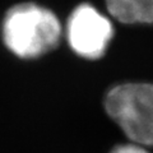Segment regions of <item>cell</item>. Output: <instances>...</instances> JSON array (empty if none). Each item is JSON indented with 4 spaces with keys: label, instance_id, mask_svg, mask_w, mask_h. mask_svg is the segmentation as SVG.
Segmentation results:
<instances>
[{
    "label": "cell",
    "instance_id": "1",
    "mask_svg": "<svg viewBox=\"0 0 153 153\" xmlns=\"http://www.w3.org/2000/svg\"><path fill=\"white\" fill-rule=\"evenodd\" d=\"M4 42L19 57H37L55 49L61 26L51 10L26 3L10 8L3 25Z\"/></svg>",
    "mask_w": 153,
    "mask_h": 153
},
{
    "label": "cell",
    "instance_id": "2",
    "mask_svg": "<svg viewBox=\"0 0 153 153\" xmlns=\"http://www.w3.org/2000/svg\"><path fill=\"white\" fill-rule=\"evenodd\" d=\"M105 108L134 144L153 147V83H125L106 94Z\"/></svg>",
    "mask_w": 153,
    "mask_h": 153
},
{
    "label": "cell",
    "instance_id": "3",
    "mask_svg": "<svg viewBox=\"0 0 153 153\" xmlns=\"http://www.w3.org/2000/svg\"><path fill=\"white\" fill-rule=\"evenodd\" d=\"M112 36L114 27L110 19L89 4L75 8L68 19V42L74 52L85 59L101 57Z\"/></svg>",
    "mask_w": 153,
    "mask_h": 153
},
{
    "label": "cell",
    "instance_id": "4",
    "mask_svg": "<svg viewBox=\"0 0 153 153\" xmlns=\"http://www.w3.org/2000/svg\"><path fill=\"white\" fill-rule=\"evenodd\" d=\"M110 14L126 25H153V0H106Z\"/></svg>",
    "mask_w": 153,
    "mask_h": 153
},
{
    "label": "cell",
    "instance_id": "5",
    "mask_svg": "<svg viewBox=\"0 0 153 153\" xmlns=\"http://www.w3.org/2000/svg\"><path fill=\"white\" fill-rule=\"evenodd\" d=\"M112 153H151V152L148 151L146 147H142L139 144L130 143V144H125V146L117 147L116 149L112 151Z\"/></svg>",
    "mask_w": 153,
    "mask_h": 153
}]
</instances>
